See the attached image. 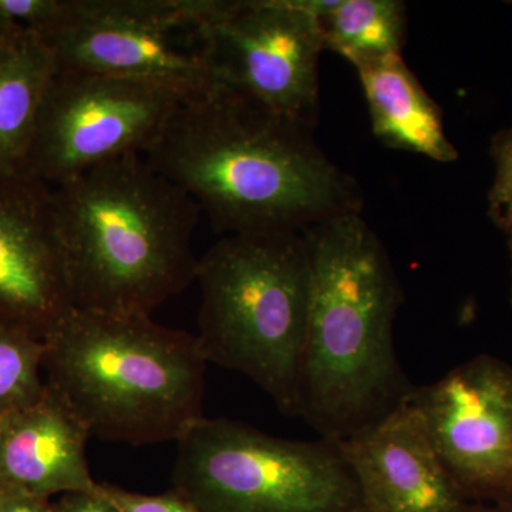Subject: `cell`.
I'll list each match as a JSON object with an SVG mask.
<instances>
[{
    "label": "cell",
    "instance_id": "cell-20",
    "mask_svg": "<svg viewBox=\"0 0 512 512\" xmlns=\"http://www.w3.org/2000/svg\"><path fill=\"white\" fill-rule=\"evenodd\" d=\"M64 0H0V12L16 26L37 35L55 25Z\"/></svg>",
    "mask_w": 512,
    "mask_h": 512
},
{
    "label": "cell",
    "instance_id": "cell-10",
    "mask_svg": "<svg viewBox=\"0 0 512 512\" xmlns=\"http://www.w3.org/2000/svg\"><path fill=\"white\" fill-rule=\"evenodd\" d=\"M410 402L467 501L512 508V366L474 357L414 387Z\"/></svg>",
    "mask_w": 512,
    "mask_h": 512
},
{
    "label": "cell",
    "instance_id": "cell-13",
    "mask_svg": "<svg viewBox=\"0 0 512 512\" xmlns=\"http://www.w3.org/2000/svg\"><path fill=\"white\" fill-rule=\"evenodd\" d=\"M89 439L82 423L47 389L36 403L0 417V490L46 500L96 490L99 483L86 458Z\"/></svg>",
    "mask_w": 512,
    "mask_h": 512
},
{
    "label": "cell",
    "instance_id": "cell-22",
    "mask_svg": "<svg viewBox=\"0 0 512 512\" xmlns=\"http://www.w3.org/2000/svg\"><path fill=\"white\" fill-rule=\"evenodd\" d=\"M0 512H56L46 498L35 497L15 490H2Z\"/></svg>",
    "mask_w": 512,
    "mask_h": 512
},
{
    "label": "cell",
    "instance_id": "cell-16",
    "mask_svg": "<svg viewBox=\"0 0 512 512\" xmlns=\"http://www.w3.org/2000/svg\"><path fill=\"white\" fill-rule=\"evenodd\" d=\"M325 50L355 69L402 55L406 6L397 0H326L318 16Z\"/></svg>",
    "mask_w": 512,
    "mask_h": 512
},
{
    "label": "cell",
    "instance_id": "cell-11",
    "mask_svg": "<svg viewBox=\"0 0 512 512\" xmlns=\"http://www.w3.org/2000/svg\"><path fill=\"white\" fill-rule=\"evenodd\" d=\"M72 308L52 187L0 174V322L45 340Z\"/></svg>",
    "mask_w": 512,
    "mask_h": 512
},
{
    "label": "cell",
    "instance_id": "cell-25",
    "mask_svg": "<svg viewBox=\"0 0 512 512\" xmlns=\"http://www.w3.org/2000/svg\"><path fill=\"white\" fill-rule=\"evenodd\" d=\"M505 234H507L508 238V249H510V259H511V286H510V302L512 306V218L505 222L503 227H501Z\"/></svg>",
    "mask_w": 512,
    "mask_h": 512
},
{
    "label": "cell",
    "instance_id": "cell-6",
    "mask_svg": "<svg viewBox=\"0 0 512 512\" xmlns=\"http://www.w3.org/2000/svg\"><path fill=\"white\" fill-rule=\"evenodd\" d=\"M177 443L174 491L201 512H365L336 441L202 416Z\"/></svg>",
    "mask_w": 512,
    "mask_h": 512
},
{
    "label": "cell",
    "instance_id": "cell-15",
    "mask_svg": "<svg viewBox=\"0 0 512 512\" xmlns=\"http://www.w3.org/2000/svg\"><path fill=\"white\" fill-rule=\"evenodd\" d=\"M56 72L52 49L28 29L0 42V174L25 173L43 97Z\"/></svg>",
    "mask_w": 512,
    "mask_h": 512
},
{
    "label": "cell",
    "instance_id": "cell-3",
    "mask_svg": "<svg viewBox=\"0 0 512 512\" xmlns=\"http://www.w3.org/2000/svg\"><path fill=\"white\" fill-rule=\"evenodd\" d=\"M73 308L150 315L197 274L201 210L143 154L52 187Z\"/></svg>",
    "mask_w": 512,
    "mask_h": 512
},
{
    "label": "cell",
    "instance_id": "cell-9",
    "mask_svg": "<svg viewBox=\"0 0 512 512\" xmlns=\"http://www.w3.org/2000/svg\"><path fill=\"white\" fill-rule=\"evenodd\" d=\"M183 101L156 84L56 67L25 174L56 187L114 158L144 154Z\"/></svg>",
    "mask_w": 512,
    "mask_h": 512
},
{
    "label": "cell",
    "instance_id": "cell-5",
    "mask_svg": "<svg viewBox=\"0 0 512 512\" xmlns=\"http://www.w3.org/2000/svg\"><path fill=\"white\" fill-rule=\"evenodd\" d=\"M198 349L247 376L279 412L298 417L311 309V259L302 232L229 234L198 258Z\"/></svg>",
    "mask_w": 512,
    "mask_h": 512
},
{
    "label": "cell",
    "instance_id": "cell-18",
    "mask_svg": "<svg viewBox=\"0 0 512 512\" xmlns=\"http://www.w3.org/2000/svg\"><path fill=\"white\" fill-rule=\"evenodd\" d=\"M491 156L495 178L488 195V214L498 227L512 218V128L494 137Z\"/></svg>",
    "mask_w": 512,
    "mask_h": 512
},
{
    "label": "cell",
    "instance_id": "cell-7",
    "mask_svg": "<svg viewBox=\"0 0 512 512\" xmlns=\"http://www.w3.org/2000/svg\"><path fill=\"white\" fill-rule=\"evenodd\" d=\"M210 0H64L42 33L57 69L156 84L185 101L210 93L204 23Z\"/></svg>",
    "mask_w": 512,
    "mask_h": 512
},
{
    "label": "cell",
    "instance_id": "cell-23",
    "mask_svg": "<svg viewBox=\"0 0 512 512\" xmlns=\"http://www.w3.org/2000/svg\"><path fill=\"white\" fill-rule=\"evenodd\" d=\"M463 512H512V508L498 507V505L471 503Z\"/></svg>",
    "mask_w": 512,
    "mask_h": 512
},
{
    "label": "cell",
    "instance_id": "cell-12",
    "mask_svg": "<svg viewBox=\"0 0 512 512\" xmlns=\"http://www.w3.org/2000/svg\"><path fill=\"white\" fill-rule=\"evenodd\" d=\"M336 443L359 485L365 512H463L471 504L448 476L410 397Z\"/></svg>",
    "mask_w": 512,
    "mask_h": 512
},
{
    "label": "cell",
    "instance_id": "cell-24",
    "mask_svg": "<svg viewBox=\"0 0 512 512\" xmlns=\"http://www.w3.org/2000/svg\"><path fill=\"white\" fill-rule=\"evenodd\" d=\"M16 29H19V26H16L12 20H9L2 12H0V42H2L3 39H6L10 33L15 32Z\"/></svg>",
    "mask_w": 512,
    "mask_h": 512
},
{
    "label": "cell",
    "instance_id": "cell-8",
    "mask_svg": "<svg viewBox=\"0 0 512 512\" xmlns=\"http://www.w3.org/2000/svg\"><path fill=\"white\" fill-rule=\"evenodd\" d=\"M313 9L315 0H210L202 29L215 84L315 128L325 43Z\"/></svg>",
    "mask_w": 512,
    "mask_h": 512
},
{
    "label": "cell",
    "instance_id": "cell-4",
    "mask_svg": "<svg viewBox=\"0 0 512 512\" xmlns=\"http://www.w3.org/2000/svg\"><path fill=\"white\" fill-rule=\"evenodd\" d=\"M205 369L195 336L150 315L72 308L45 338L47 389L101 440H180L202 417Z\"/></svg>",
    "mask_w": 512,
    "mask_h": 512
},
{
    "label": "cell",
    "instance_id": "cell-19",
    "mask_svg": "<svg viewBox=\"0 0 512 512\" xmlns=\"http://www.w3.org/2000/svg\"><path fill=\"white\" fill-rule=\"evenodd\" d=\"M120 512H201L177 491L161 495L130 493L116 485L100 484Z\"/></svg>",
    "mask_w": 512,
    "mask_h": 512
},
{
    "label": "cell",
    "instance_id": "cell-1",
    "mask_svg": "<svg viewBox=\"0 0 512 512\" xmlns=\"http://www.w3.org/2000/svg\"><path fill=\"white\" fill-rule=\"evenodd\" d=\"M313 130L217 84L183 101L143 156L218 232H302L363 208L355 178L320 150Z\"/></svg>",
    "mask_w": 512,
    "mask_h": 512
},
{
    "label": "cell",
    "instance_id": "cell-17",
    "mask_svg": "<svg viewBox=\"0 0 512 512\" xmlns=\"http://www.w3.org/2000/svg\"><path fill=\"white\" fill-rule=\"evenodd\" d=\"M45 340L0 322V417L45 396Z\"/></svg>",
    "mask_w": 512,
    "mask_h": 512
},
{
    "label": "cell",
    "instance_id": "cell-26",
    "mask_svg": "<svg viewBox=\"0 0 512 512\" xmlns=\"http://www.w3.org/2000/svg\"><path fill=\"white\" fill-rule=\"evenodd\" d=\"M0 508H2V490H0Z\"/></svg>",
    "mask_w": 512,
    "mask_h": 512
},
{
    "label": "cell",
    "instance_id": "cell-2",
    "mask_svg": "<svg viewBox=\"0 0 512 512\" xmlns=\"http://www.w3.org/2000/svg\"><path fill=\"white\" fill-rule=\"evenodd\" d=\"M302 235L312 284L298 417L320 439L340 441L402 406L416 387L394 348L403 291L362 215L330 218Z\"/></svg>",
    "mask_w": 512,
    "mask_h": 512
},
{
    "label": "cell",
    "instance_id": "cell-14",
    "mask_svg": "<svg viewBox=\"0 0 512 512\" xmlns=\"http://www.w3.org/2000/svg\"><path fill=\"white\" fill-rule=\"evenodd\" d=\"M369 104L373 133L384 146L453 163L456 147L444 130L443 113L402 55L357 69Z\"/></svg>",
    "mask_w": 512,
    "mask_h": 512
},
{
    "label": "cell",
    "instance_id": "cell-21",
    "mask_svg": "<svg viewBox=\"0 0 512 512\" xmlns=\"http://www.w3.org/2000/svg\"><path fill=\"white\" fill-rule=\"evenodd\" d=\"M53 508L56 512H120L101 490L100 484H97L96 490L87 493L60 495Z\"/></svg>",
    "mask_w": 512,
    "mask_h": 512
}]
</instances>
